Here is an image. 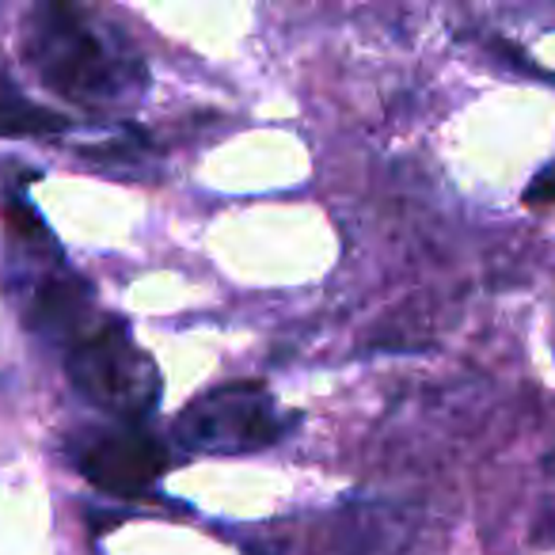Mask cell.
<instances>
[{
	"label": "cell",
	"mask_w": 555,
	"mask_h": 555,
	"mask_svg": "<svg viewBox=\"0 0 555 555\" xmlns=\"http://www.w3.org/2000/svg\"><path fill=\"white\" fill-rule=\"evenodd\" d=\"M69 380L85 400L118 418L149 415L160 400V373L153 358L141 354L115 320L80 335V343L69 350Z\"/></svg>",
	"instance_id": "1"
},
{
	"label": "cell",
	"mask_w": 555,
	"mask_h": 555,
	"mask_svg": "<svg viewBox=\"0 0 555 555\" xmlns=\"http://www.w3.org/2000/svg\"><path fill=\"white\" fill-rule=\"evenodd\" d=\"M27 57L50 88L73 100H111L122 88V69L95 31L65 4L42 9L27 31Z\"/></svg>",
	"instance_id": "2"
},
{
	"label": "cell",
	"mask_w": 555,
	"mask_h": 555,
	"mask_svg": "<svg viewBox=\"0 0 555 555\" xmlns=\"http://www.w3.org/2000/svg\"><path fill=\"white\" fill-rule=\"evenodd\" d=\"M176 434L186 449L198 453H255L267 449L282 434L274 396L259 385H224L198 396L191 408L179 415Z\"/></svg>",
	"instance_id": "3"
},
{
	"label": "cell",
	"mask_w": 555,
	"mask_h": 555,
	"mask_svg": "<svg viewBox=\"0 0 555 555\" xmlns=\"http://www.w3.org/2000/svg\"><path fill=\"white\" fill-rule=\"evenodd\" d=\"M164 464H168L164 461V449L138 430L107 434V438L92 441V446L80 453L85 476L111 494H141L145 487L156 483Z\"/></svg>",
	"instance_id": "4"
},
{
	"label": "cell",
	"mask_w": 555,
	"mask_h": 555,
	"mask_svg": "<svg viewBox=\"0 0 555 555\" xmlns=\"http://www.w3.org/2000/svg\"><path fill=\"white\" fill-rule=\"evenodd\" d=\"M88 301H92V286H85L80 278H50L47 286L35 294L27 324L39 332H65L85 317Z\"/></svg>",
	"instance_id": "5"
},
{
	"label": "cell",
	"mask_w": 555,
	"mask_h": 555,
	"mask_svg": "<svg viewBox=\"0 0 555 555\" xmlns=\"http://www.w3.org/2000/svg\"><path fill=\"white\" fill-rule=\"evenodd\" d=\"M69 118L57 111L31 103L12 85H0V138H42V133H62Z\"/></svg>",
	"instance_id": "6"
},
{
	"label": "cell",
	"mask_w": 555,
	"mask_h": 555,
	"mask_svg": "<svg viewBox=\"0 0 555 555\" xmlns=\"http://www.w3.org/2000/svg\"><path fill=\"white\" fill-rule=\"evenodd\" d=\"M525 202H529V206H555V164L532 179L529 191H525Z\"/></svg>",
	"instance_id": "7"
}]
</instances>
